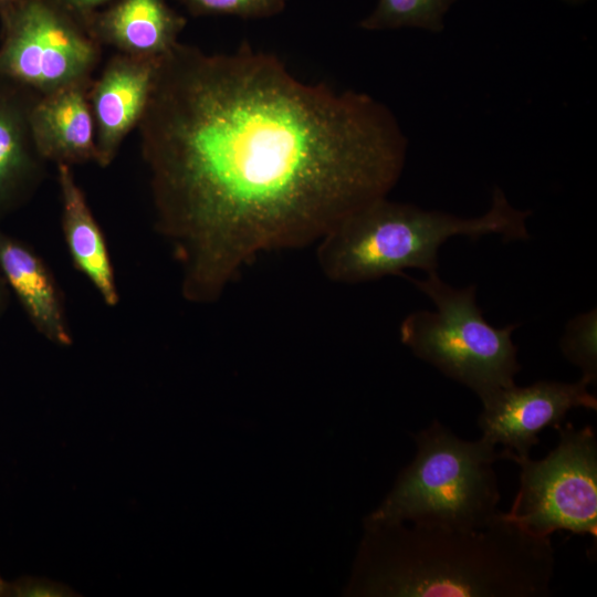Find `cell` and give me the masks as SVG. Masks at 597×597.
I'll list each match as a JSON object with an SVG mask.
<instances>
[{"instance_id": "22", "label": "cell", "mask_w": 597, "mask_h": 597, "mask_svg": "<svg viewBox=\"0 0 597 597\" xmlns=\"http://www.w3.org/2000/svg\"><path fill=\"white\" fill-rule=\"evenodd\" d=\"M563 1L564 3L566 4H569V6H580V4H584L590 0H561Z\"/></svg>"}, {"instance_id": "19", "label": "cell", "mask_w": 597, "mask_h": 597, "mask_svg": "<svg viewBox=\"0 0 597 597\" xmlns=\"http://www.w3.org/2000/svg\"><path fill=\"white\" fill-rule=\"evenodd\" d=\"M56 6L70 12L83 23L85 19L93 12L97 11L98 7L111 0H51Z\"/></svg>"}, {"instance_id": "12", "label": "cell", "mask_w": 597, "mask_h": 597, "mask_svg": "<svg viewBox=\"0 0 597 597\" xmlns=\"http://www.w3.org/2000/svg\"><path fill=\"white\" fill-rule=\"evenodd\" d=\"M76 84L40 95L30 113L35 146L46 161L81 165L96 161V133L88 91Z\"/></svg>"}, {"instance_id": "2", "label": "cell", "mask_w": 597, "mask_h": 597, "mask_svg": "<svg viewBox=\"0 0 597 597\" xmlns=\"http://www.w3.org/2000/svg\"><path fill=\"white\" fill-rule=\"evenodd\" d=\"M347 591L378 597H545L555 575L552 537L502 512L491 525L457 530L411 523L364 525Z\"/></svg>"}, {"instance_id": "4", "label": "cell", "mask_w": 597, "mask_h": 597, "mask_svg": "<svg viewBox=\"0 0 597 597\" xmlns=\"http://www.w3.org/2000/svg\"><path fill=\"white\" fill-rule=\"evenodd\" d=\"M417 452L364 525L411 523L479 530L501 515L494 464L503 459L496 446L455 436L433 420L413 434Z\"/></svg>"}, {"instance_id": "7", "label": "cell", "mask_w": 597, "mask_h": 597, "mask_svg": "<svg viewBox=\"0 0 597 597\" xmlns=\"http://www.w3.org/2000/svg\"><path fill=\"white\" fill-rule=\"evenodd\" d=\"M0 77L45 95L91 83L102 45L51 0H19L0 12Z\"/></svg>"}, {"instance_id": "21", "label": "cell", "mask_w": 597, "mask_h": 597, "mask_svg": "<svg viewBox=\"0 0 597 597\" xmlns=\"http://www.w3.org/2000/svg\"><path fill=\"white\" fill-rule=\"evenodd\" d=\"M19 0H0V12Z\"/></svg>"}, {"instance_id": "17", "label": "cell", "mask_w": 597, "mask_h": 597, "mask_svg": "<svg viewBox=\"0 0 597 597\" xmlns=\"http://www.w3.org/2000/svg\"><path fill=\"white\" fill-rule=\"evenodd\" d=\"M193 15L264 19L281 13L289 0H178Z\"/></svg>"}, {"instance_id": "13", "label": "cell", "mask_w": 597, "mask_h": 597, "mask_svg": "<svg viewBox=\"0 0 597 597\" xmlns=\"http://www.w3.org/2000/svg\"><path fill=\"white\" fill-rule=\"evenodd\" d=\"M84 25L102 46L128 55L160 57L179 42L186 18L166 0H117L88 15Z\"/></svg>"}, {"instance_id": "16", "label": "cell", "mask_w": 597, "mask_h": 597, "mask_svg": "<svg viewBox=\"0 0 597 597\" xmlns=\"http://www.w3.org/2000/svg\"><path fill=\"white\" fill-rule=\"evenodd\" d=\"M596 308L573 317L559 342L563 355L582 371L580 379L589 386L597 380V314Z\"/></svg>"}, {"instance_id": "20", "label": "cell", "mask_w": 597, "mask_h": 597, "mask_svg": "<svg viewBox=\"0 0 597 597\" xmlns=\"http://www.w3.org/2000/svg\"><path fill=\"white\" fill-rule=\"evenodd\" d=\"M9 301V286L0 272V315L4 312Z\"/></svg>"}, {"instance_id": "10", "label": "cell", "mask_w": 597, "mask_h": 597, "mask_svg": "<svg viewBox=\"0 0 597 597\" xmlns=\"http://www.w3.org/2000/svg\"><path fill=\"white\" fill-rule=\"evenodd\" d=\"M40 95L0 77V220L28 202L45 176L30 113Z\"/></svg>"}, {"instance_id": "6", "label": "cell", "mask_w": 597, "mask_h": 597, "mask_svg": "<svg viewBox=\"0 0 597 597\" xmlns=\"http://www.w3.org/2000/svg\"><path fill=\"white\" fill-rule=\"evenodd\" d=\"M557 446L540 460L503 459L520 468L516 496L504 517L525 532L552 537L558 531L597 537V437L591 426H559Z\"/></svg>"}, {"instance_id": "9", "label": "cell", "mask_w": 597, "mask_h": 597, "mask_svg": "<svg viewBox=\"0 0 597 597\" xmlns=\"http://www.w3.org/2000/svg\"><path fill=\"white\" fill-rule=\"evenodd\" d=\"M160 57L113 55L93 78L88 98L95 123L96 164L109 166L148 105Z\"/></svg>"}, {"instance_id": "15", "label": "cell", "mask_w": 597, "mask_h": 597, "mask_svg": "<svg viewBox=\"0 0 597 597\" xmlns=\"http://www.w3.org/2000/svg\"><path fill=\"white\" fill-rule=\"evenodd\" d=\"M457 0H378L359 22L367 31L418 28L432 33L444 30V17Z\"/></svg>"}, {"instance_id": "8", "label": "cell", "mask_w": 597, "mask_h": 597, "mask_svg": "<svg viewBox=\"0 0 597 597\" xmlns=\"http://www.w3.org/2000/svg\"><path fill=\"white\" fill-rule=\"evenodd\" d=\"M589 385L538 380L530 386L515 384L503 388L482 402L478 417L481 437L492 444H501L516 457H530L546 428L557 429L574 408L597 410L596 396Z\"/></svg>"}, {"instance_id": "18", "label": "cell", "mask_w": 597, "mask_h": 597, "mask_svg": "<svg viewBox=\"0 0 597 597\" xmlns=\"http://www.w3.org/2000/svg\"><path fill=\"white\" fill-rule=\"evenodd\" d=\"M74 591L60 583L39 577H20L4 583L1 597H69Z\"/></svg>"}, {"instance_id": "1", "label": "cell", "mask_w": 597, "mask_h": 597, "mask_svg": "<svg viewBox=\"0 0 597 597\" xmlns=\"http://www.w3.org/2000/svg\"><path fill=\"white\" fill-rule=\"evenodd\" d=\"M137 128L155 228L193 304L217 302L258 255L316 244L387 197L408 147L384 103L302 82L245 42L218 54L178 42Z\"/></svg>"}, {"instance_id": "3", "label": "cell", "mask_w": 597, "mask_h": 597, "mask_svg": "<svg viewBox=\"0 0 597 597\" xmlns=\"http://www.w3.org/2000/svg\"><path fill=\"white\" fill-rule=\"evenodd\" d=\"M531 214V210L512 207L498 186L490 210L478 218L423 210L383 197L328 230L316 243V261L326 279L342 284L400 275L410 268L429 273L437 271L438 250L449 238L478 240L498 233L504 241L527 240Z\"/></svg>"}, {"instance_id": "5", "label": "cell", "mask_w": 597, "mask_h": 597, "mask_svg": "<svg viewBox=\"0 0 597 597\" xmlns=\"http://www.w3.org/2000/svg\"><path fill=\"white\" fill-rule=\"evenodd\" d=\"M436 305V311H416L400 324L404 345L448 378L471 389L481 401L515 384L522 369L512 333L519 324L496 328L489 324L475 302V285L457 289L437 271L422 280L405 273Z\"/></svg>"}, {"instance_id": "23", "label": "cell", "mask_w": 597, "mask_h": 597, "mask_svg": "<svg viewBox=\"0 0 597 597\" xmlns=\"http://www.w3.org/2000/svg\"><path fill=\"white\" fill-rule=\"evenodd\" d=\"M4 583H6V580L2 579L1 576H0V597H1V595H2V590H3Z\"/></svg>"}, {"instance_id": "14", "label": "cell", "mask_w": 597, "mask_h": 597, "mask_svg": "<svg viewBox=\"0 0 597 597\" xmlns=\"http://www.w3.org/2000/svg\"><path fill=\"white\" fill-rule=\"evenodd\" d=\"M56 166L62 203L61 226L72 263L91 282L106 305L116 306L119 293L103 230L72 167Z\"/></svg>"}, {"instance_id": "11", "label": "cell", "mask_w": 597, "mask_h": 597, "mask_svg": "<svg viewBox=\"0 0 597 597\" xmlns=\"http://www.w3.org/2000/svg\"><path fill=\"white\" fill-rule=\"evenodd\" d=\"M0 272L39 334L59 346L73 344L64 297L42 256L0 230Z\"/></svg>"}]
</instances>
